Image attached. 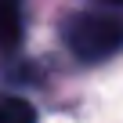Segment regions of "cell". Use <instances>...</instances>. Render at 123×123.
Listing matches in <instances>:
<instances>
[{"mask_svg": "<svg viewBox=\"0 0 123 123\" xmlns=\"http://www.w3.org/2000/svg\"><path fill=\"white\" fill-rule=\"evenodd\" d=\"M65 47L80 62H105L123 51V15L116 11H80L62 29Z\"/></svg>", "mask_w": 123, "mask_h": 123, "instance_id": "cell-1", "label": "cell"}, {"mask_svg": "<svg viewBox=\"0 0 123 123\" xmlns=\"http://www.w3.org/2000/svg\"><path fill=\"white\" fill-rule=\"evenodd\" d=\"M105 4H116V7H123V0H105Z\"/></svg>", "mask_w": 123, "mask_h": 123, "instance_id": "cell-4", "label": "cell"}, {"mask_svg": "<svg viewBox=\"0 0 123 123\" xmlns=\"http://www.w3.org/2000/svg\"><path fill=\"white\" fill-rule=\"evenodd\" d=\"M0 123H36V109L25 98L0 94Z\"/></svg>", "mask_w": 123, "mask_h": 123, "instance_id": "cell-3", "label": "cell"}, {"mask_svg": "<svg viewBox=\"0 0 123 123\" xmlns=\"http://www.w3.org/2000/svg\"><path fill=\"white\" fill-rule=\"evenodd\" d=\"M22 43V4L0 0V51H15Z\"/></svg>", "mask_w": 123, "mask_h": 123, "instance_id": "cell-2", "label": "cell"}]
</instances>
